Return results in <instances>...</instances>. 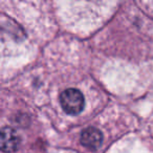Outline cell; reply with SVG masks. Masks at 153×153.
<instances>
[{"mask_svg": "<svg viewBox=\"0 0 153 153\" xmlns=\"http://www.w3.org/2000/svg\"><path fill=\"white\" fill-rule=\"evenodd\" d=\"M60 103L66 113L76 115L83 110L85 100L81 91L74 88H69L62 92L60 97Z\"/></svg>", "mask_w": 153, "mask_h": 153, "instance_id": "obj_1", "label": "cell"}, {"mask_svg": "<svg viewBox=\"0 0 153 153\" xmlns=\"http://www.w3.org/2000/svg\"><path fill=\"white\" fill-rule=\"evenodd\" d=\"M20 146V137L17 131L11 127L0 129V150L4 153H13Z\"/></svg>", "mask_w": 153, "mask_h": 153, "instance_id": "obj_2", "label": "cell"}, {"mask_svg": "<svg viewBox=\"0 0 153 153\" xmlns=\"http://www.w3.org/2000/svg\"><path fill=\"white\" fill-rule=\"evenodd\" d=\"M102 142L103 134L97 128L88 127L81 134V143L86 148L97 149L102 145Z\"/></svg>", "mask_w": 153, "mask_h": 153, "instance_id": "obj_3", "label": "cell"}]
</instances>
